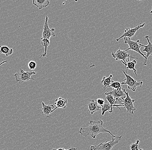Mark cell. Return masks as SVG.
<instances>
[{"label":"cell","mask_w":152,"mask_h":150,"mask_svg":"<svg viewBox=\"0 0 152 150\" xmlns=\"http://www.w3.org/2000/svg\"><path fill=\"white\" fill-rule=\"evenodd\" d=\"M123 72L126 77V78L123 80L122 82H121L122 85H124V84L128 85V89L132 90L134 92L135 91L137 87L138 86H140V87H142V83H143L142 81L137 82L136 80L134 79L133 78H132L130 75H128L126 72L123 71Z\"/></svg>","instance_id":"3"},{"label":"cell","mask_w":152,"mask_h":150,"mask_svg":"<svg viewBox=\"0 0 152 150\" xmlns=\"http://www.w3.org/2000/svg\"><path fill=\"white\" fill-rule=\"evenodd\" d=\"M41 40L42 45L43 46L44 49L43 50V53L42 54L41 56L39 59L42 57H45L46 56L47 53V48L50 44V40L49 39L41 38Z\"/></svg>","instance_id":"18"},{"label":"cell","mask_w":152,"mask_h":150,"mask_svg":"<svg viewBox=\"0 0 152 150\" xmlns=\"http://www.w3.org/2000/svg\"><path fill=\"white\" fill-rule=\"evenodd\" d=\"M150 13H151V14H152V9L151 11V12H150Z\"/></svg>","instance_id":"28"},{"label":"cell","mask_w":152,"mask_h":150,"mask_svg":"<svg viewBox=\"0 0 152 150\" xmlns=\"http://www.w3.org/2000/svg\"><path fill=\"white\" fill-rule=\"evenodd\" d=\"M145 25V23H142V24H140L137 27H134L133 28H127L124 30V33L123 35L120 37L116 39V41L118 42L121 39L124 37L131 38L132 37L135 35L136 33L137 32L140 28H142Z\"/></svg>","instance_id":"9"},{"label":"cell","mask_w":152,"mask_h":150,"mask_svg":"<svg viewBox=\"0 0 152 150\" xmlns=\"http://www.w3.org/2000/svg\"><path fill=\"white\" fill-rule=\"evenodd\" d=\"M103 121L101 119L99 121H95L94 120H90L89 122V126L87 127H81L80 129L79 132L82 136L87 137L90 136L93 138H96L97 135L100 133L108 132L110 134L112 137L115 138H122V136H116L111 132L108 130L103 127Z\"/></svg>","instance_id":"1"},{"label":"cell","mask_w":152,"mask_h":150,"mask_svg":"<svg viewBox=\"0 0 152 150\" xmlns=\"http://www.w3.org/2000/svg\"><path fill=\"white\" fill-rule=\"evenodd\" d=\"M112 56L115 59V60L121 61L122 63L124 64L126 63L127 59L131 58L138 59L137 58L131 56L125 50H122L120 49H119L116 52H113L112 53Z\"/></svg>","instance_id":"7"},{"label":"cell","mask_w":152,"mask_h":150,"mask_svg":"<svg viewBox=\"0 0 152 150\" xmlns=\"http://www.w3.org/2000/svg\"><path fill=\"white\" fill-rule=\"evenodd\" d=\"M37 74V73L35 72H25L21 68L19 72L14 74V77L16 81L21 83V82H26L30 80H35V79L31 78V76Z\"/></svg>","instance_id":"4"},{"label":"cell","mask_w":152,"mask_h":150,"mask_svg":"<svg viewBox=\"0 0 152 150\" xmlns=\"http://www.w3.org/2000/svg\"><path fill=\"white\" fill-rule=\"evenodd\" d=\"M140 150H143V149H140Z\"/></svg>","instance_id":"29"},{"label":"cell","mask_w":152,"mask_h":150,"mask_svg":"<svg viewBox=\"0 0 152 150\" xmlns=\"http://www.w3.org/2000/svg\"><path fill=\"white\" fill-rule=\"evenodd\" d=\"M87 108L89 113L91 115L94 114L96 112L98 111L101 109V107L98 105L94 100H90L87 102Z\"/></svg>","instance_id":"11"},{"label":"cell","mask_w":152,"mask_h":150,"mask_svg":"<svg viewBox=\"0 0 152 150\" xmlns=\"http://www.w3.org/2000/svg\"><path fill=\"white\" fill-rule=\"evenodd\" d=\"M7 60H5L4 61H2V62H1V63H0V66H1V65H2V64H4L7 63Z\"/></svg>","instance_id":"27"},{"label":"cell","mask_w":152,"mask_h":150,"mask_svg":"<svg viewBox=\"0 0 152 150\" xmlns=\"http://www.w3.org/2000/svg\"><path fill=\"white\" fill-rule=\"evenodd\" d=\"M121 138H118V140L115 141V138L113 137L112 140L110 141L100 143L97 146L92 145L90 147V150H112L113 147L118 143Z\"/></svg>","instance_id":"5"},{"label":"cell","mask_w":152,"mask_h":150,"mask_svg":"<svg viewBox=\"0 0 152 150\" xmlns=\"http://www.w3.org/2000/svg\"><path fill=\"white\" fill-rule=\"evenodd\" d=\"M130 59L128 58V60H126V63L124 64L125 66V70H126V73H127L128 70H132L136 76L137 77V70L135 68V65L137 64L136 61L135 60H134L132 61H131Z\"/></svg>","instance_id":"15"},{"label":"cell","mask_w":152,"mask_h":150,"mask_svg":"<svg viewBox=\"0 0 152 150\" xmlns=\"http://www.w3.org/2000/svg\"><path fill=\"white\" fill-rule=\"evenodd\" d=\"M33 4L39 10H41L44 7H47L49 5L50 1L49 0H33Z\"/></svg>","instance_id":"16"},{"label":"cell","mask_w":152,"mask_h":150,"mask_svg":"<svg viewBox=\"0 0 152 150\" xmlns=\"http://www.w3.org/2000/svg\"><path fill=\"white\" fill-rule=\"evenodd\" d=\"M102 115H104L105 112L108 111L109 113H113V108L110 105L109 102L105 99L104 105L101 107Z\"/></svg>","instance_id":"17"},{"label":"cell","mask_w":152,"mask_h":150,"mask_svg":"<svg viewBox=\"0 0 152 150\" xmlns=\"http://www.w3.org/2000/svg\"><path fill=\"white\" fill-rule=\"evenodd\" d=\"M122 89L126 94V97L125 98H123L122 107H123L127 110V112L128 113L134 115V112L136 110L135 107L134 106V103L135 102V100L132 99L131 97L129 96V92H126L124 88H122Z\"/></svg>","instance_id":"6"},{"label":"cell","mask_w":152,"mask_h":150,"mask_svg":"<svg viewBox=\"0 0 152 150\" xmlns=\"http://www.w3.org/2000/svg\"><path fill=\"white\" fill-rule=\"evenodd\" d=\"M124 38V43L128 44L129 46V48H127L125 51L127 52L128 50H132V51H135L138 53L140 54L144 58V61L142 63V65H147V61L146 59V55L142 53L140 50V48L141 46L139 44H138V42H140V40H137L136 41H134L132 40L130 38L126 37Z\"/></svg>","instance_id":"2"},{"label":"cell","mask_w":152,"mask_h":150,"mask_svg":"<svg viewBox=\"0 0 152 150\" xmlns=\"http://www.w3.org/2000/svg\"><path fill=\"white\" fill-rule=\"evenodd\" d=\"M28 68L30 70H33L37 68V64L33 61H31L28 62Z\"/></svg>","instance_id":"24"},{"label":"cell","mask_w":152,"mask_h":150,"mask_svg":"<svg viewBox=\"0 0 152 150\" xmlns=\"http://www.w3.org/2000/svg\"><path fill=\"white\" fill-rule=\"evenodd\" d=\"M140 143V140L139 139H137L135 143H133L130 146V149L131 150H139L138 147L139 144Z\"/></svg>","instance_id":"23"},{"label":"cell","mask_w":152,"mask_h":150,"mask_svg":"<svg viewBox=\"0 0 152 150\" xmlns=\"http://www.w3.org/2000/svg\"><path fill=\"white\" fill-rule=\"evenodd\" d=\"M13 49L7 46H0V53L4 54L6 56H9L13 53Z\"/></svg>","instance_id":"20"},{"label":"cell","mask_w":152,"mask_h":150,"mask_svg":"<svg viewBox=\"0 0 152 150\" xmlns=\"http://www.w3.org/2000/svg\"><path fill=\"white\" fill-rule=\"evenodd\" d=\"M52 150H77V149L76 148H74V147H71V148L68 149H64V148H60L57 149H52Z\"/></svg>","instance_id":"26"},{"label":"cell","mask_w":152,"mask_h":150,"mask_svg":"<svg viewBox=\"0 0 152 150\" xmlns=\"http://www.w3.org/2000/svg\"><path fill=\"white\" fill-rule=\"evenodd\" d=\"M67 103V100L66 99L63 98L62 97H59L58 99H56L55 100V102L54 103L56 105V107L52 111V113L58 108L65 109L66 107Z\"/></svg>","instance_id":"14"},{"label":"cell","mask_w":152,"mask_h":150,"mask_svg":"<svg viewBox=\"0 0 152 150\" xmlns=\"http://www.w3.org/2000/svg\"><path fill=\"white\" fill-rule=\"evenodd\" d=\"M150 38H151V37L149 36H145V38L147 39V42H148V44L147 45H143L141 44H139L140 45L141 47L142 46V47H144L145 48L144 49L142 50V51L147 53V54L146 55V57L147 61L150 56H152V43L151 42V40H150Z\"/></svg>","instance_id":"12"},{"label":"cell","mask_w":152,"mask_h":150,"mask_svg":"<svg viewBox=\"0 0 152 150\" xmlns=\"http://www.w3.org/2000/svg\"><path fill=\"white\" fill-rule=\"evenodd\" d=\"M122 86L121 82H115V81H113L111 85L108 87H112L113 89H115V90H118L120 88L122 87Z\"/></svg>","instance_id":"22"},{"label":"cell","mask_w":152,"mask_h":150,"mask_svg":"<svg viewBox=\"0 0 152 150\" xmlns=\"http://www.w3.org/2000/svg\"><path fill=\"white\" fill-rule=\"evenodd\" d=\"M104 94L111 95L113 96L116 99H118L120 98H125L126 97V94L123 91L122 87L120 88L118 90L113 89V91H111L107 92Z\"/></svg>","instance_id":"10"},{"label":"cell","mask_w":152,"mask_h":150,"mask_svg":"<svg viewBox=\"0 0 152 150\" xmlns=\"http://www.w3.org/2000/svg\"><path fill=\"white\" fill-rule=\"evenodd\" d=\"M106 96L105 99H106L109 103H110V105H111L113 108L115 107V106L116 105L117 101L116 99L113 96L111 95L110 94H104Z\"/></svg>","instance_id":"21"},{"label":"cell","mask_w":152,"mask_h":150,"mask_svg":"<svg viewBox=\"0 0 152 150\" xmlns=\"http://www.w3.org/2000/svg\"><path fill=\"white\" fill-rule=\"evenodd\" d=\"M98 105L100 107H102L104 105V100L102 98H98L96 100Z\"/></svg>","instance_id":"25"},{"label":"cell","mask_w":152,"mask_h":150,"mask_svg":"<svg viewBox=\"0 0 152 150\" xmlns=\"http://www.w3.org/2000/svg\"><path fill=\"white\" fill-rule=\"evenodd\" d=\"M113 77V75H110L108 78H106V77H103V78L102 80L101 83L103 85V91H105L106 88H108L109 86L111 85L112 83V78Z\"/></svg>","instance_id":"19"},{"label":"cell","mask_w":152,"mask_h":150,"mask_svg":"<svg viewBox=\"0 0 152 150\" xmlns=\"http://www.w3.org/2000/svg\"><path fill=\"white\" fill-rule=\"evenodd\" d=\"M48 17L46 16L43 30L42 37L41 38L48 39L49 40L51 37H56V34L55 33L56 29L54 28H52V29L49 28L48 26Z\"/></svg>","instance_id":"8"},{"label":"cell","mask_w":152,"mask_h":150,"mask_svg":"<svg viewBox=\"0 0 152 150\" xmlns=\"http://www.w3.org/2000/svg\"><path fill=\"white\" fill-rule=\"evenodd\" d=\"M54 104L45 105L44 102H42V113L43 115L47 118H50L51 116V114L54 109Z\"/></svg>","instance_id":"13"}]
</instances>
